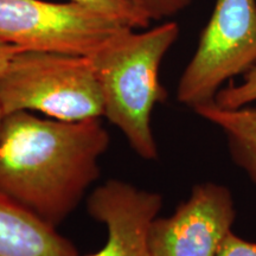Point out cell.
<instances>
[{
	"instance_id": "6da1fadb",
	"label": "cell",
	"mask_w": 256,
	"mask_h": 256,
	"mask_svg": "<svg viewBox=\"0 0 256 256\" xmlns=\"http://www.w3.org/2000/svg\"><path fill=\"white\" fill-rule=\"evenodd\" d=\"M108 146L100 119L62 121L31 112L5 115L0 191L56 228L98 178V160Z\"/></svg>"
},
{
	"instance_id": "7a4b0ae2",
	"label": "cell",
	"mask_w": 256,
	"mask_h": 256,
	"mask_svg": "<svg viewBox=\"0 0 256 256\" xmlns=\"http://www.w3.org/2000/svg\"><path fill=\"white\" fill-rule=\"evenodd\" d=\"M178 36L174 22L139 32L124 28L88 56L101 88L104 116L146 160L158 156L151 118L154 106L166 98L160 64Z\"/></svg>"
},
{
	"instance_id": "3957f363",
	"label": "cell",
	"mask_w": 256,
	"mask_h": 256,
	"mask_svg": "<svg viewBox=\"0 0 256 256\" xmlns=\"http://www.w3.org/2000/svg\"><path fill=\"white\" fill-rule=\"evenodd\" d=\"M4 114L37 112L51 119L104 116V98L88 56L20 50L0 75Z\"/></svg>"
},
{
	"instance_id": "277c9868",
	"label": "cell",
	"mask_w": 256,
	"mask_h": 256,
	"mask_svg": "<svg viewBox=\"0 0 256 256\" xmlns=\"http://www.w3.org/2000/svg\"><path fill=\"white\" fill-rule=\"evenodd\" d=\"M256 66V0H216L197 50L179 80L177 100L188 107L215 101L226 80Z\"/></svg>"
},
{
	"instance_id": "5b68a950",
	"label": "cell",
	"mask_w": 256,
	"mask_h": 256,
	"mask_svg": "<svg viewBox=\"0 0 256 256\" xmlns=\"http://www.w3.org/2000/svg\"><path fill=\"white\" fill-rule=\"evenodd\" d=\"M124 28L76 2L0 0V40L23 50L90 56Z\"/></svg>"
},
{
	"instance_id": "8992f818",
	"label": "cell",
	"mask_w": 256,
	"mask_h": 256,
	"mask_svg": "<svg viewBox=\"0 0 256 256\" xmlns=\"http://www.w3.org/2000/svg\"><path fill=\"white\" fill-rule=\"evenodd\" d=\"M235 209L223 185H194L190 197L170 217H156L148 232L151 256H216L232 232Z\"/></svg>"
},
{
	"instance_id": "52a82bcc",
	"label": "cell",
	"mask_w": 256,
	"mask_h": 256,
	"mask_svg": "<svg viewBox=\"0 0 256 256\" xmlns=\"http://www.w3.org/2000/svg\"><path fill=\"white\" fill-rule=\"evenodd\" d=\"M162 206L159 194L119 179L98 186L88 198V212L107 229L104 246L88 256H151L148 232Z\"/></svg>"
},
{
	"instance_id": "ba28073f",
	"label": "cell",
	"mask_w": 256,
	"mask_h": 256,
	"mask_svg": "<svg viewBox=\"0 0 256 256\" xmlns=\"http://www.w3.org/2000/svg\"><path fill=\"white\" fill-rule=\"evenodd\" d=\"M0 256H78L68 238L0 191Z\"/></svg>"
},
{
	"instance_id": "9c48e42d",
	"label": "cell",
	"mask_w": 256,
	"mask_h": 256,
	"mask_svg": "<svg viewBox=\"0 0 256 256\" xmlns=\"http://www.w3.org/2000/svg\"><path fill=\"white\" fill-rule=\"evenodd\" d=\"M194 110L223 130L234 162L247 172L256 185V107L244 106L226 110L210 102Z\"/></svg>"
},
{
	"instance_id": "30bf717a",
	"label": "cell",
	"mask_w": 256,
	"mask_h": 256,
	"mask_svg": "<svg viewBox=\"0 0 256 256\" xmlns=\"http://www.w3.org/2000/svg\"><path fill=\"white\" fill-rule=\"evenodd\" d=\"M113 18L130 28H146L151 22L140 14L130 0H68Z\"/></svg>"
},
{
	"instance_id": "8fae6325",
	"label": "cell",
	"mask_w": 256,
	"mask_h": 256,
	"mask_svg": "<svg viewBox=\"0 0 256 256\" xmlns=\"http://www.w3.org/2000/svg\"><path fill=\"white\" fill-rule=\"evenodd\" d=\"M214 102L226 110H238L256 102V66L244 74L242 83L220 88Z\"/></svg>"
},
{
	"instance_id": "7c38bea8",
	"label": "cell",
	"mask_w": 256,
	"mask_h": 256,
	"mask_svg": "<svg viewBox=\"0 0 256 256\" xmlns=\"http://www.w3.org/2000/svg\"><path fill=\"white\" fill-rule=\"evenodd\" d=\"M130 4L150 22L172 17L194 0H130Z\"/></svg>"
},
{
	"instance_id": "4fadbf2b",
	"label": "cell",
	"mask_w": 256,
	"mask_h": 256,
	"mask_svg": "<svg viewBox=\"0 0 256 256\" xmlns=\"http://www.w3.org/2000/svg\"><path fill=\"white\" fill-rule=\"evenodd\" d=\"M216 256H256V243L244 241L230 232L220 243Z\"/></svg>"
},
{
	"instance_id": "5bb4252c",
	"label": "cell",
	"mask_w": 256,
	"mask_h": 256,
	"mask_svg": "<svg viewBox=\"0 0 256 256\" xmlns=\"http://www.w3.org/2000/svg\"><path fill=\"white\" fill-rule=\"evenodd\" d=\"M20 50L23 49L0 40V75L8 69V64L11 63L12 58H14L16 54L19 52Z\"/></svg>"
},
{
	"instance_id": "9a60e30c",
	"label": "cell",
	"mask_w": 256,
	"mask_h": 256,
	"mask_svg": "<svg viewBox=\"0 0 256 256\" xmlns=\"http://www.w3.org/2000/svg\"><path fill=\"white\" fill-rule=\"evenodd\" d=\"M4 118H5L4 110H2V104H0V130H2V121H4Z\"/></svg>"
}]
</instances>
